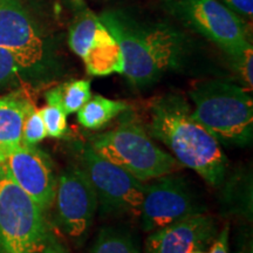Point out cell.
Wrapping results in <instances>:
<instances>
[{"label":"cell","mask_w":253,"mask_h":253,"mask_svg":"<svg viewBox=\"0 0 253 253\" xmlns=\"http://www.w3.org/2000/svg\"><path fill=\"white\" fill-rule=\"evenodd\" d=\"M149 134L168 147L179 164L198 173L212 186L224 182L227 158L220 144L195 119L184 97L166 94L150 104Z\"/></svg>","instance_id":"cell-1"},{"label":"cell","mask_w":253,"mask_h":253,"mask_svg":"<svg viewBox=\"0 0 253 253\" xmlns=\"http://www.w3.org/2000/svg\"><path fill=\"white\" fill-rule=\"evenodd\" d=\"M100 19L121 47L125 58L122 74L135 88L149 87L181 66L186 40L177 28L141 23L120 11H107Z\"/></svg>","instance_id":"cell-2"},{"label":"cell","mask_w":253,"mask_h":253,"mask_svg":"<svg viewBox=\"0 0 253 253\" xmlns=\"http://www.w3.org/2000/svg\"><path fill=\"white\" fill-rule=\"evenodd\" d=\"M195 119L219 144L245 147L253 136V100L249 91L226 80L198 81L189 91Z\"/></svg>","instance_id":"cell-3"},{"label":"cell","mask_w":253,"mask_h":253,"mask_svg":"<svg viewBox=\"0 0 253 253\" xmlns=\"http://www.w3.org/2000/svg\"><path fill=\"white\" fill-rule=\"evenodd\" d=\"M88 144L109 162L143 183L175 172L182 167L136 123H122L112 130L91 135Z\"/></svg>","instance_id":"cell-4"},{"label":"cell","mask_w":253,"mask_h":253,"mask_svg":"<svg viewBox=\"0 0 253 253\" xmlns=\"http://www.w3.org/2000/svg\"><path fill=\"white\" fill-rule=\"evenodd\" d=\"M50 236L42 209L5 172L0 182V253H43Z\"/></svg>","instance_id":"cell-5"},{"label":"cell","mask_w":253,"mask_h":253,"mask_svg":"<svg viewBox=\"0 0 253 253\" xmlns=\"http://www.w3.org/2000/svg\"><path fill=\"white\" fill-rule=\"evenodd\" d=\"M179 23L220 47L230 58L251 45L246 24L219 0H160Z\"/></svg>","instance_id":"cell-6"},{"label":"cell","mask_w":253,"mask_h":253,"mask_svg":"<svg viewBox=\"0 0 253 253\" xmlns=\"http://www.w3.org/2000/svg\"><path fill=\"white\" fill-rule=\"evenodd\" d=\"M80 166L89 177L104 214H140L144 183L101 156L89 144L77 145Z\"/></svg>","instance_id":"cell-7"},{"label":"cell","mask_w":253,"mask_h":253,"mask_svg":"<svg viewBox=\"0 0 253 253\" xmlns=\"http://www.w3.org/2000/svg\"><path fill=\"white\" fill-rule=\"evenodd\" d=\"M144 184L140 210L141 225L153 232L176 221L205 213V205L189 181L181 175L161 176Z\"/></svg>","instance_id":"cell-8"},{"label":"cell","mask_w":253,"mask_h":253,"mask_svg":"<svg viewBox=\"0 0 253 253\" xmlns=\"http://www.w3.org/2000/svg\"><path fill=\"white\" fill-rule=\"evenodd\" d=\"M68 43L82 59L88 74L107 77L113 73H123L125 58L121 47L100 17L89 9H81L73 20Z\"/></svg>","instance_id":"cell-9"},{"label":"cell","mask_w":253,"mask_h":253,"mask_svg":"<svg viewBox=\"0 0 253 253\" xmlns=\"http://www.w3.org/2000/svg\"><path fill=\"white\" fill-rule=\"evenodd\" d=\"M56 223L69 238L81 243L86 238L99 209L89 177L81 166H68L58 177L54 202Z\"/></svg>","instance_id":"cell-10"},{"label":"cell","mask_w":253,"mask_h":253,"mask_svg":"<svg viewBox=\"0 0 253 253\" xmlns=\"http://www.w3.org/2000/svg\"><path fill=\"white\" fill-rule=\"evenodd\" d=\"M5 169L19 188L23 189L42 211L54 202L58 177L48 156L36 145L21 144L5 161Z\"/></svg>","instance_id":"cell-11"},{"label":"cell","mask_w":253,"mask_h":253,"mask_svg":"<svg viewBox=\"0 0 253 253\" xmlns=\"http://www.w3.org/2000/svg\"><path fill=\"white\" fill-rule=\"evenodd\" d=\"M0 48L12 53L21 68L42 62L45 43L20 0H0Z\"/></svg>","instance_id":"cell-12"},{"label":"cell","mask_w":253,"mask_h":253,"mask_svg":"<svg viewBox=\"0 0 253 253\" xmlns=\"http://www.w3.org/2000/svg\"><path fill=\"white\" fill-rule=\"evenodd\" d=\"M218 235L216 221L207 213L176 221L150 232L144 253H192L203 251Z\"/></svg>","instance_id":"cell-13"},{"label":"cell","mask_w":253,"mask_h":253,"mask_svg":"<svg viewBox=\"0 0 253 253\" xmlns=\"http://www.w3.org/2000/svg\"><path fill=\"white\" fill-rule=\"evenodd\" d=\"M28 99L19 93L0 97V162L23 144V126L27 114L33 108Z\"/></svg>","instance_id":"cell-14"},{"label":"cell","mask_w":253,"mask_h":253,"mask_svg":"<svg viewBox=\"0 0 253 253\" xmlns=\"http://www.w3.org/2000/svg\"><path fill=\"white\" fill-rule=\"evenodd\" d=\"M128 108V103L125 101L110 100L102 95H94L77 112L78 122L84 128L97 130Z\"/></svg>","instance_id":"cell-15"},{"label":"cell","mask_w":253,"mask_h":253,"mask_svg":"<svg viewBox=\"0 0 253 253\" xmlns=\"http://www.w3.org/2000/svg\"><path fill=\"white\" fill-rule=\"evenodd\" d=\"M47 104H56L69 114L77 113L91 97L90 81L74 80L59 84L46 93Z\"/></svg>","instance_id":"cell-16"},{"label":"cell","mask_w":253,"mask_h":253,"mask_svg":"<svg viewBox=\"0 0 253 253\" xmlns=\"http://www.w3.org/2000/svg\"><path fill=\"white\" fill-rule=\"evenodd\" d=\"M89 253H141L131 233L121 227L104 226L99 231Z\"/></svg>","instance_id":"cell-17"},{"label":"cell","mask_w":253,"mask_h":253,"mask_svg":"<svg viewBox=\"0 0 253 253\" xmlns=\"http://www.w3.org/2000/svg\"><path fill=\"white\" fill-rule=\"evenodd\" d=\"M39 112L43 123H45L47 136L62 138L67 135V114L61 107L56 106V104H47Z\"/></svg>","instance_id":"cell-18"},{"label":"cell","mask_w":253,"mask_h":253,"mask_svg":"<svg viewBox=\"0 0 253 253\" xmlns=\"http://www.w3.org/2000/svg\"><path fill=\"white\" fill-rule=\"evenodd\" d=\"M46 136V126L42 121V118H41L40 112L33 107L24 121L21 142H23V144L26 145H37Z\"/></svg>","instance_id":"cell-19"},{"label":"cell","mask_w":253,"mask_h":253,"mask_svg":"<svg viewBox=\"0 0 253 253\" xmlns=\"http://www.w3.org/2000/svg\"><path fill=\"white\" fill-rule=\"evenodd\" d=\"M233 62V67L236 68L237 73L242 80L245 82V84L249 88H252L253 77H252V61H253V48L252 45L240 52L239 54L231 58Z\"/></svg>","instance_id":"cell-20"},{"label":"cell","mask_w":253,"mask_h":253,"mask_svg":"<svg viewBox=\"0 0 253 253\" xmlns=\"http://www.w3.org/2000/svg\"><path fill=\"white\" fill-rule=\"evenodd\" d=\"M21 69L17 60L7 49L0 48V86L6 84L18 74Z\"/></svg>","instance_id":"cell-21"},{"label":"cell","mask_w":253,"mask_h":253,"mask_svg":"<svg viewBox=\"0 0 253 253\" xmlns=\"http://www.w3.org/2000/svg\"><path fill=\"white\" fill-rule=\"evenodd\" d=\"M227 9L239 17L242 20H252L253 0H219Z\"/></svg>","instance_id":"cell-22"},{"label":"cell","mask_w":253,"mask_h":253,"mask_svg":"<svg viewBox=\"0 0 253 253\" xmlns=\"http://www.w3.org/2000/svg\"><path fill=\"white\" fill-rule=\"evenodd\" d=\"M209 253H229V225L218 233Z\"/></svg>","instance_id":"cell-23"},{"label":"cell","mask_w":253,"mask_h":253,"mask_svg":"<svg viewBox=\"0 0 253 253\" xmlns=\"http://www.w3.org/2000/svg\"><path fill=\"white\" fill-rule=\"evenodd\" d=\"M43 253H71V251L62 243H60L58 239L50 236L48 244H47Z\"/></svg>","instance_id":"cell-24"},{"label":"cell","mask_w":253,"mask_h":253,"mask_svg":"<svg viewBox=\"0 0 253 253\" xmlns=\"http://www.w3.org/2000/svg\"><path fill=\"white\" fill-rule=\"evenodd\" d=\"M237 253H252V238L250 236V238H246L240 242L238 245V250H237Z\"/></svg>","instance_id":"cell-25"},{"label":"cell","mask_w":253,"mask_h":253,"mask_svg":"<svg viewBox=\"0 0 253 253\" xmlns=\"http://www.w3.org/2000/svg\"><path fill=\"white\" fill-rule=\"evenodd\" d=\"M5 172H6V169H5V164L2 162H0V182H1V179L4 178L5 176Z\"/></svg>","instance_id":"cell-26"},{"label":"cell","mask_w":253,"mask_h":253,"mask_svg":"<svg viewBox=\"0 0 253 253\" xmlns=\"http://www.w3.org/2000/svg\"><path fill=\"white\" fill-rule=\"evenodd\" d=\"M192 253H205L204 251H196V252H192Z\"/></svg>","instance_id":"cell-27"},{"label":"cell","mask_w":253,"mask_h":253,"mask_svg":"<svg viewBox=\"0 0 253 253\" xmlns=\"http://www.w3.org/2000/svg\"><path fill=\"white\" fill-rule=\"evenodd\" d=\"M74 1H77L78 4H80V2H81V0H74Z\"/></svg>","instance_id":"cell-28"}]
</instances>
